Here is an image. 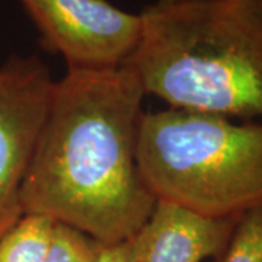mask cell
<instances>
[{
  "label": "cell",
  "instance_id": "1",
  "mask_svg": "<svg viewBox=\"0 0 262 262\" xmlns=\"http://www.w3.org/2000/svg\"><path fill=\"white\" fill-rule=\"evenodd\" d=\"M144 96L127 66L67 67L24 181V214L46 215L102 246L131 241L156 206L137 165Z\"/></svg>",
  "mask_w": 262,
  "mask_h": 262
},
{
  "label": "cell",
  "instance_id": "6",
  "mask_svg": "<svg viewBox=\"0 0 262 262\" xmlns=\"http://www.w3.org/2000/svg\"><path fill=\"white\" fill-rule=\"evenodd\" d=\"M237 220L207 219L156 201L149 220L130 241L131 262H201L219 258Z\"/></svg>",
  "mask_w": 262,
  "mask_h": 262
},
{
  "label": "cell",
  "instance_id": "2",
  "mask_svg": "<svg viewBox=\"0 0 262 262\" xmlns=\"http://www.w3.org/2000/svg\"><path fill=\"white\" fill-rule=\"evenodd\" d=\"M124 63L169 108L262 118V0L153 3Z\"/></svg>",
  "mask_w": 262,
  "mask_h": 262
},
{
  "label": "cell",
  "instance_id": "7",
  "mask_svg": "<svg viewBox=\"0 0 262 262\" xmlns=\"http://www.w3.org/2000/svg\"><path fill=\"white\" fill-rule=\"evenodd\" d=\"M54 223L46 215L24 214L0 239V262H44Z\"/></svg>",
  "mask_w": 262,
  "mask_h": 262
},
{
  "label": "cell",
  "instance_id": "11",
  "mask_svg": "<svg viewBox=\"0 0 262 262\" xmlns=\"http://www.w3.org/2000/svg\"><path fill=\"white\" fill-rule=\"evenodd\" d=\"M185 2H195V0H158L160 5H177V3H185Z\"/></svg>",
  "mask_w": 262,
  "mask_h": 262
},
{
  "label": "cell",
  "instance_id": "9",
  "mask_svg": "<svg viewBox=\"0 0 262 262\" xmlns=\"http://www.w3.org/2000/svg\"><path fill=\"white\" fill-rule=\"evenodd\" d=\"M217 262H262V207L237 219Z\"/></svg>",
  "mask_w": 262,
  "mask_h": 262
},
{
  "label": "cell",
  "instance_id": "8",
  "mask_svg": "<svg viewBox=\"0 0 262 262\" xmlns=\"http://www.w3.org/2000/svg\"><path fill=\"white\" fill-rule=\"evenodd\" d=\"M102 249V245L83 232L54 223L44 262H99Z\"/></svg>",
  "mask_w": 262,
  "mask_h": 262
},
{
  "label": "cell",
  "instance_id": "5",
  "mask_svg": "<svg viewBox=\"0 0 262 262\" xmlns=\"http://www.w3.org/2000/svg\"><path fill=\"white\" fill-rule=\"evenodd\" d=\"M54 82L37 56L0 64V239L24 217L22 187Z\"/></svg>",
  "mask_w": 262,
  "mask_h": 262
},
{
  "label": "cell",
  "instance_id": "3",
  "mask_svg": "<svg viewBox=\"0 0 262 262\" xmlns=\"http://www.w3.org/2000/svg\"><path fill=\"white\" fill-rule=\"evenodd\" d=\"M137 165L156 201L237 220L262 207V122L177 108L143 114Z\"/></svg>",
  "mask_w": 262,
  "mask_h": 262
},
{
  "label": "cell",
  "instance_id": "4",
  "mask_svg": "<svg viewBox=\"0 0 262 262\" xmlns=\"http://www.w3.org/2000/svg\"><path fill=\"white\" fill-rule=\"evenodd\" d=\"M48 53L64 57L67 67L118 69L141 38L140 13L108 0H18Z\"/></svg>",
  "mask_w": 262,
  "mask_h": 262
},
{
  "label": "cell",
  "instance_id": "10",
  "mask_svg": "<svg viewBox=\"0 0 262 262\" xmlns=\"http://www.w3.org/2000/svg\"><path fill=\"white\" fill-rule=\"evenodd\" d=\"M99 262H131L130 241L114 246H103Z\"/></svg>",
  "mask_w": 262,
  "mask_h": 262
}]
</instances>
